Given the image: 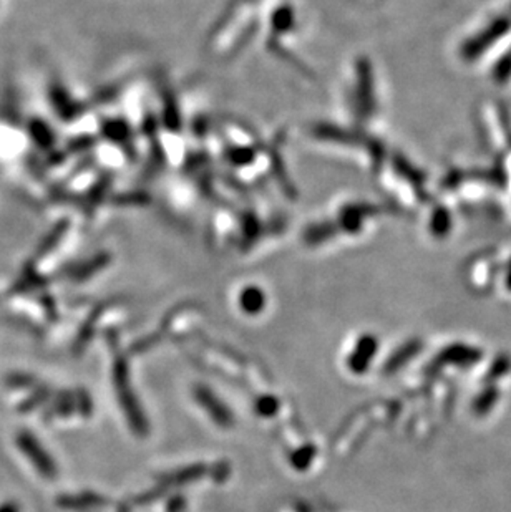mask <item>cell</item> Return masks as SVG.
I'll use <instances>...</instances> for the list:
<instances>
[{
	"instance_id": "cell-1",
	"label": "cell",
	"mask_w": 511,
	"mask_h": 512,
	"mask_svg": "<svg viewBox=\"0 0 511 512\" xmlns=\"http://www.w3.org/2000/svg\"><path fill=\"white\" fill-rule=\"evenodd\" d=\"M480 359V351L471 349V347H464V345H455L447 349L443 354H440V361H445V363H458V365H466V363H475L476 360Z\"/></svg>"
},
{
	"instance_id": "cell-2",
	"label": "cell",
	"mask_w": 511,
	"mask_h": 512,
	"mask_svg": "<svg viewBox=\"0 0 511 512\" xmlns=\"http://www.w3.org/2000/svg\"><path fill=\"white\" fill-rule=\"evenodd\" d=\"M375 350H377V342H375L374 338L365 337L364 340H360L355 354L352 355L350 359V366L354 368V371H364L365 366L369 365L370 359H372V355L375 354Z\"/></svg>"
},
{
	"instance_id": "cell-3",
	"label": "cell",
	"mask_w": 511,
	"mask_h": 512,
	"mask_svg": "<svg viewBox=\"0 0 511 512\" xmlns=\"http://www.w3.org/2000/svg\"><path fill=\"white\" fill-rule=\"evenodd\" d=\"M196 398L200 400L201 405L208 407V412L211 413V417L214 419H218L221 424H229L228 421H231V414H228V409H226L223 405H221L218 400L214 398V395H211L206 388H197L196 390Z\"/></svg>"
},
{
	"instance_id": "cell-4",
	"label": "cell",
	"mask_w": 511,
	"mask_h": 512,
	"mask_svg": "<svg viewBox=\"0 0 511 512\" xmlns=\"http://www.w3.org/2000/svg\"><path fill=\"white\" fill-rule=\"evenodd\" d=\"M418 350H420V344H418V342H415V344H413V342H412V344H408L407 347H403V350H398L397 354L394 355V359L390 360L387 365H385V370H387V371H389V370H390V371L397 370L400 365L405 363V361L410 359V356H412L413 354H417Z\"/></svg>"
},
{
	"instance_id": "cell-5",
	"label": "cell",
	"mask_w": 511,
	"mask_h": 512,
	"mask_svg": "<svg viewBox=\"0 0 511 512\" xmlns=\"http://www.w3.org/2000/svg\"><path fill=\"white\" fill-rule=\"evenodd\" d=\"M264 303L263 293L259 292V289H248L243 296H241V306H243L248 312H258L261 310Z\"/></svg>"
},
{
	"instance_id": "cell-6",
	"label": "cell",
	"mask_w": 511,
	"mask_h": 512,
	"mask_svg": "<svg viewBox=\"0 0 511 512\" xmlns=\"http://www.w3.org/2000/svg\"><path fill=\"white\" fill-rule=\"evenodd\" d=\"M496 395H498V393H496V390H493V388L485 391L483 396H480V398L476 400V403H475L476 413H486V412H488L491 405L496 402Z\"/></svg>"
}]
</instances>
